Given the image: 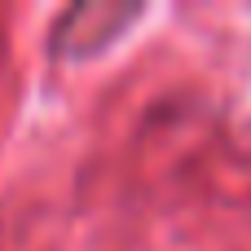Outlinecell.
Returning <instances> with one entry per match:
<instances>
[{"label": "cell", "instance_id": "6da1fadb", "mask_svg": "<svg viewBox=\"0 0 251 251\" xmlns=\"http://www.w3.org/2000/svg\"><path fill=\"white\" fill-rule=\"evenodd\" d=\"M137 18H146L141 0H88L71 4L49 26V57L53 62H88L106 53Z\"/></svg>", "mask_w": 251, "mask_h": 251}]
</instances>
